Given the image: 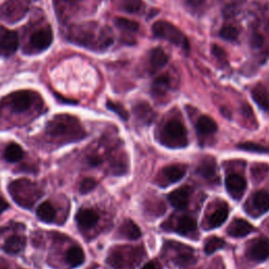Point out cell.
<instances>
[{
	"instance_id": "obj_1",
	"label": "cell",
	"mask_w": 269,
	"mask_h": 269,
	"mask_svg": "<svg viewBox=\"0 0 269 269\" xmlns=\"http://www.w3.org/2000/svg\"><path fill=\"white\" fill-rule=\"evenodd\" d=\"M68 39L91 50H104L113 43L108 29H101L97 23L87 22L68 30Z\"/></svg>"
},
{
	"instance_id": "obj_2",
	"label": "cell",
	"mask_w": 269,
	"mask_h": 269,
	"mask_svg": "<svg viewBox=\"0 0 269 269\" xmlns=\"http://www.w3.org/2000/svg\"><path fill=\"white\" fill-rule=\"evenodd\" d=\"M46 131L51 137L63 138L62 140L68 142L78 141L85 136V132L81 127L79 121L75 117L68 115H59L49 122Z\"/></svg>"
},
{
	"instance_id": "obj_3",
	"label": "cell",
	"mask_w": 269,
	"mask_h": 269,
	"mask_svg": "<svg viewBox=\"0 0 269 269\" xmlns=\"http://www.w3.org/2000/svg\"><path fill=\"white\" fill-rule=\"evenodd\" d=\"M8 189L13 200L20 207L28 209L32 208L43 195L40 187L28 179H19L11 182Z\"/></svg>"
},
{
	"instance_id": "obj_4",
	"label": "cell",
	"mask_w": 269,
	"mask_h": 269,
	"mask_svg": "<svg viewBox=\"0 0 269 269\" xmlns=\"http://www.w3.org/2000/svg\"><path fill=\"white\" fill-rule=\"evenodd\" d=\"M143 258V251L139 247H115L109 253L108 263L114 269H135Z\"/></svg>"
},
{
	"instance_id": "obj_5",
	"label": "cell",
	"mask_w": 269,
	"mask_h": 269,
	"mask_svg": "<svg viewBox=\"0 0 269 269\" xmlns=\"http://www.w3.org/2000/svg\"><path fill=\"white\" fill-rule=\"evenodd\" d=\"M161 142L169 148H182L189 144L186 128L179 120H170L163 127Z\"/></svg>"
},
{
	"instance_id": "obj_6",
	"label": "cell",
	"mask_w": 269,
	"mask_h": 269,
	"mask_svg": "<svg viewBox=\"0 0 269 269\" xmlns=\"http://www.w3.org/2000/svg\"><path fill=\"white\" fill-rule=\"evenodd\" d=\"M151 30H153L156 37L164 39L185 51L190 50L189 40H187L186 36L172 23L164 20H159L154 23Z\"/></svg>"
},
{
	"instance_id": "obj_7",
	"label": "cell",
	"mask_w": 269,
	"mask_h": 269,
	"mask_svg": "<svg viewBox=\"0 0 269 269\" xmlns=\"http://www.w3.org/2000/svg\"><path fill=\"white\" fill-rule=\"evenodd\" d=\"M29 5V0H8L0 8V17L11 23L17 22L28 13Z\"/></svg>"
},
{
	"instance_id": "obj_8",
	"label": "cell",
	"mask_w": 269,
	"mask_h": 269,
	"mask_svg": "<svg viewBox=\"0 0 269 269\" xmlns=\"http://www.w3.org/2000/svg\"><path fill=\"white\" fill-rule=\"evenodd\" d=\"M37 94L32 91H18L8 96V104L15 113H25L29 111L36 100Z\"/></svg>"
},
{
	"instance_id": "obj_9",
	"label": "cell",
	"mask_w": 269,
	"mask_h": 269,
	"mask_svg": "<svg viewBox=\"0 0 269 269\" xmlns=\"http://www.w3.org/2000/svg\"><path fill=\"white\" fill-rule=\"evenodd\" d=\"M54 40V34L50 27H43L34 31L29 39V44L32 51L43 52L49 49Z\"/></svg>"
},
{
	"instance_id": "obj_10",
	"label": "cell",
	"mask_w": 269,
	"mask_h": 269,
	"mask_svg": "<svg viewBox=\"0 0 269 269\" xmlns=\"http://www.w3.org/2000/svg\"><path fill=\"white\" fill-rule=\"evenodd\" d=\"M18 48V33L0 26V55L4 57L12 56L17 52Z\"/></svg>"
},
{
	"instance_id": "obj_11",
	"label": "cell",
	"mask_w": 269,
	"mask_h": 269,
	"mask_svg": "<svg viewBox=\"0 0 269 269\" xmlns=\"http://www.w3.org/2000/svg\"><path fill=\"white\" fill-rule=\"evenodd\" d=\"M225 185L228 194L236 200L242 198L245 191H246V180L238 173H230L225 179Z\"/></svg>"
},
{
	"instance_id": "obj_12",
	"label": "cell",
	"mask_w": 269,
	"mask_h": 269,
	"mask_svg": "<svg viewBox=\"0 0 269 269\" xmlns=\"http://www.w3.org/2000/svg\"><path fill=\"white\" fill-rule=\"evenodd\" d=\"M99 221L98 214L93 209H80L76 215V222L81 229H89L95 226Z\"/></svg>"
},
{
	"instance_id": "obj_13",
	"label": "cell",
	"mask_w": 269,
	"mask_h": 269,
	"mask_svg": "<svg viewBox=\"0 0 269 269\" xmlns=\"http://www.w3.org/2000/svg\"><path fill=\"white\" fill-rule=\"evenodd\" d=\"M254 230L253 226L248 221L244 219H236L231 222V224L227 228L228 235L233 238H243L248 236Z\"/></svg>"
},
{
	"instance_id": "obj_14",
	"label": "cell",
	"mask_w": 269,
	"mask_h": 269,
	"mask_svg": "<svg viewBox=\"0 0 269 269\" xmlns=\"http://www.w3.org/2000/svg\"><path fill=\"white\" fill-rule=\"evenodd\" d=\"M191 196V189L187 186H182L180 189L171 192L168 195V200L170 204L178 209H184L189 205Z\"/></svg>"
},
{
	"instance_id": "obj_15",
	"label": "cell",
	"mask_w": 269,
	"mask_h": 269,
	"mask_svg": "<svg viewBox=\"0 0 269 269\" xmlns=\"http://www.w3.org/2000/svg\"><path fill=\"white\" fill-rule=\"evenodd\" d=\"M249 256L254 261H265L269 258V239H261L255 242L250 250Z\"/></svg>"
},
{
	"instance_id": "obj_16",
	"label": "cell",
	"mask_w": 269,
	"mask_h": 269,
	"mask_svg": "<svg viewBox=\"0 0 269 269\" xmlns=\"http://www.w3.org/2000/svg\"><path fill=\"white\" fill-rule=\"evenodd\" d=\"M27 239L20 235L11 236L4 244V250L9 254H18L26 248Z\"/></svg>"
},
{
	"instance_id": "obj_17",
	"label": "cell",
	"mask_w": 269,
	"mask_h": 269,
	"mask_svg": "<svg viewBox=\"0 0 269 269\" xmlns=\"http://www.w3.org/2000/svg\"><path fill=\"white\" fill-rule=\"evenodd\" d=\"M185 172H186V167L184 165L173 164L163 168L162 176L169 183H176L184 177Z\"/></svg>"
},
{
	"instance_id": "obj_18",
	"label": "cell",
	"mask_w": 269,
	"mask_h": 269,
	"mask_svg": "<svg viewBox=\"0 0 269 269\" xmlns=\"http://www.w3.org/2000/svg\"><path fill=\"white\" fill-rule=\"evenodd\" d=\"M197 172L206 180H214L217 177V165L213 158H205L199 165Z\"/></svg>"
},
{
	"instance_id": "obj_19",
	"label": "cell",
	"mask_w": 269,
	"mask_h": 269,
	"mask_svg": "<svg viewBox=\"0 0 269 269\" xmlns=\"http://www.w3.org/2000/svg\"><path fill=\"white\" fill-rule=\"evenodd\" d=\"M218 125L209 116H201L197 122V131L200 135L209 136L217 132Z\"/></svg>"
},
{
	"instance_id": "obj_20",
	"label": "cell",
	"mask_w": 269,
	"mask_h": 269,
	"mask_svg": "<svg viewBox=\"0 0 269 269\" xmlns=\"http://www.w3.org/2000/svg\"><path fill=\"white\" fill-rule=\"evenodd\" d=\"M120 236L128 240H137L141 237V229L132 220H126L119 228Z\"/></svg>"
},
{
	"instance_id": "obj_21",
	"label": "cell",
	"mask_w": 269,
	"mask_h": 269,
	"mask_svg": "<svg viewBox=\"0 0 269 269\" xmlns=\"http://www.w3.org/2000/svg\"><path fill=\"white\" fill-rule=\"evenodd\" d=\"M251 96L254 102L264 111H269V93L267 88L262 85L258 84L254 86L251 92Z\"/></svg>"
},
{
	"instance_id": "obj_22",
	"label": "cell",
	"mask_w": 269,
	"mask_h": 269,
	"mask_svg": "<svg viewBox=\"0 0 269 269\" xmlns=\"http://www.w3.org/2000/svg\"><path fill=\"white\" fill-rule=\"evenodd\" d=\"M168 62V57L165 52L160 48L154 49L149 56V63L154 71H159L162 67H164Z\"/></svg>"
},
{
	"instance_id": "obj_23",
	"label": "cell",
	"mask_w": 269,
	"mask_h": 269,
	"mask_svg": "<svg viewBox=\"0 0 269 269\" xmlns=\"http://www.w3.org/2000/svg\"><path fill=\"white\" fill-rule=\"evenodd\" d=\"M252 205L259 214L267 213L269 210V194L265 191L256 192L252 197Z\"/></svg>"
},
{
	"instance_id": "obj_24",
	"label": "cell",
	"mask_w": 269,
	"mask_h": 269,
	"mask_svg": "<svg viewBox=\"0 0 269 269\" xmlns=\"http://www.w3.org/2000/svg\"><path fill=\"white\" fill-rule=\"evenodd\" d=\"M36 215L38 219L41 220L42 222H45V223H52V222H54L56 219V210L50 202H43L38 206L36 210Z\"/></svg>"
},
{
	"instance_id": "obj_25",
	"label": "cell",
	"mask_w": 269,
	"mask_h": 269,
	"mask_svg": "<svg viewBox=\"0 0 269 269\" xmlns=\"http://www.w3.org/2000/svg\"><path fill=\"white\" fill-rule=\"evenodd\" d=\"M228 215H229V209H228L226 204L219 207L217 210H215L213 215L210 216V218H209L208 223H209L210 227L221 226L227 220Z\"/></svg>"
},
{
	"instance_id": "obj_26",
	"label": "cell",
	"mask_w": 269,
	"mask_h": 269,
	"mask_svg": "<svg viewBox=\"0 0 269 269\" xmlns=\"http://www.w3.org/2000/svg\"><path fill=\"white\" fill-rule=\"evenodd\" d=\"M176 229L180 233V235L187 236V235H190V233L196 231V229H197V222L192 217L184 216V217L179 219Z\"/></svg>"
},
{
	"instance_id": "obj_27",
	"label": "cell",
	"mask_w": 269,
	"mask_h": 269,
	"mask_svg": "<svg viewBox=\"0 0 269 269\" xmlns=\"http://www.w3.org/2000/svg\"><path fill=\"white\" fill-rule=\"evenodd\" d=\"M85 260V255L82 248L79 246H74L69 248L66 253V261L72 267H78Z\"/></svg>"
},
{
	"instance_id": "obj_28",
	"label": "cell",
	"mask_w": 269,
	"mask_h": 269,
	"mask_svg": "<svg viewBox=\"0 0 269 269\" xmlns=\"http://www.w3.org/2000/svg\"><path fill=\"white\" fill-rule=\"evenodd\" d=\"M23 156H25L23 149L17 143H10L5 150V158L7 161L11 163L20 161L23 158Z\"/></svg>"
},
{
	"instance_id": "obj_29",
	"label": "cell",
	"mask_w": 269,
	"mask_h": 269,
	"mask_svg": "<svg viewBox=\"0 0 269 269\" xmlns=\"http://www.w3.org/2000/svg\"><path fill=\"white\" fill-rule=\"evenodd\" d=\"M135 115L137 117V119H139L143 123H150L151 120L154 119V112L151 110L148 104L141 103L138 104L135 108Z\"/></svg>"
},
{
	"instance_id": "obj_30",
	"label": "cell",
	"mask_w": 269,
	"mask_h": 269,
	"mask_svg": "<svg viewBox=\"0 0 269 269\" xmlns=\"http://www.w3.org/2000/svg\"><path fill=\"white\" fill-rule=\"evenodd\" d=\"M226 245L225 241L223 239H221L219 237H212L207 240V242L205 243V246H204V250L205 253L207 254H212L220 249L223 248Z\"/></svg>"
},
{
	"instance_id": "obj_31",
	"label": "cell",
	"mask_w": 269,
	"mask_h": 269,
	"mask_svg": "<svg viewBox=\"0 0 269 269\" xmlns=\"http://www.w3.org/2000/svg\"><path fill=\"white\" fill-rule=\"evenodd\" d=\"M169 86V78L167 75H162L158 77L153 84V92L156 95H163Z\"/></svg>"
},
{
	"instance_id": "obj_32",
	"label": "cell",
	"mask_w": 269,
	"mask_h": 269,
	"mask_svg": "<svg viewBox=\"0 0 269 269\" xmlns=\"http://www.w3.org/2000/svg\"><path fill=\"white\" fill-rule=\"evenodd\" d=\"M115 22L117 27L126 32H137L139 30V23L132 19L120 17V18H117Z\"/></svg>"
},
{
	"instance_id": "obj_33",
	"label": "cell",
	"mask_w": 269,
	"mask_h": 269,
	"mask_svg": "<svg viewBox=\"0 0 269 269\" xmlns=\"http://www.w3.org/2000/svg\"><path fill=\"white\" fill-rule=\"evenodd\" d=\"M240 149L246 150V151H251V153H269V148L267 146L254 143V142H243L238 145Z\"/></svg>"
},
{
	"instance_id": "obj_34",
	"label": "cell",
	"mask_w": 269,
	"mask_h": 269,
	"mask_svg": "<svg viewBox=\"0 0 269 269\" xmlns=\"http://www.w3.org/2000/svg\"><path fill=\"white\" fill-rule=\"evenodd\" d=\"M174 262H176L181 267H186V266L192 265L195 262V256L190 251H183L176 256Z\"/></svg>"
},
{
	"instance_id": "obj_35",
	"label": "cell",
	"mask_w": 269,
	"mask_h": 269,
	"mask_svg": "<svg viewBox=\"0 0 269 269\" xmlns=\"http://www.w3.org/2000/svg\"><path fill=\"white\" fill-rule=\"evenodd\" d=\"M220 36L225 39V40H228V41H233L236 40L239 36V32L238 30L232 27V26H226V27H223L221 29L220 31Z\"/></svg>"
},
{
	"instance_id": "obj_36",
	"label": "cell",
	"mask_w": 269,
	"mask_h": 269,
	"mask_svg": "<svg viewBox=\"0 0 269 269\" xmlns=\"http://www.w3.org/2000/svg\"><path fill=\"white\" fill-rule=\"evenodd\" d=\"M107 107H108L109 110H111L112 112H114V113H116L117 115H118L121 119L127 120L128 113L120 103H117V102H114V101H108Z\"/></svg>"
},
{
	"instance_id": "obj_37",
	"label": "cell",
	"mask_w": 269,
	"mask_h": 269,
	"mask_svg": "<svg viewBox=\"0 0 269 269\" xmlns=\"http://www.w3.org/2000/svg\"><path fill=\"white\" fill-rule=\"evenodd\" d=\"M96 186H97V181L94 178L87 177L81 181L80 186H79V191L81 194H88L92 191L95 190Z\"/></svg>"
},
{
	"instance_id": "obj_38",
	"label": "cell",
	"mask_w": 269,
	"mask_h": 269,
	"mask_svg": "<svg viewBox=\"0 0 269 269\" xmlns=\"http://www.w3.org/2000/svg\"><path fill=\"white\" fill-rule=\"evenodd\" d=\"M140 7H141L140 0H128L127 4L125 5V10L131 12V13H135V12L140 10Z\"/></svg>"
},
{
	"instance_id": "obj_39",
	"label": "cell",
	"mask_w": 269,
	"mask_h": 269,
	"mask_svg": "<svg viewBox=\"0 0 269 269\" xmlns=\"http://www.w3.org/2000/svg\"><path fill=\"white\" fill-rule=\"evenodd\" d=\"M80 0H54V5L55 7L58 8H64V7H72L76 6Z\"/></svg>"
},
{
	"instance_id": "obj_40",
	"label": "cell",
	"mask_w": 269,
	"mask_h": 269,
	"mask_svg": "<svg viewBox=\"0 0 269 269\" xmlns=\"http://www.w3.org/2000/svg\"><path fill=\"white\" fill-rule=\"evenodd\" d=\"M212 52H213L214 56L216 58H218V59H220V60H225L226 59V53H225V51L223 49H222V48H220L219 45H217V44L213 45L212 46Z\"/></svg>"
},
{
	"instance_id": "obj_41",
	"label": "cell",
	"mask_w": 269,
	"mask_h": 269,
	"mask_svg": "<svg viewBox=\"0 0 269 269\" xmlns=\"http://www.w3.org/2000/svg\"><path fill=\"white\" fill-rule=\"evenodd\" d=\"M264 44V37L259 33H254L251 37V45L253 48H260Z\"/></svg>"
},
{
	"instance_id": "obj_42",
	"label": "cell",
	"mask_w": 269,
	"mask_h": 269,
	"mask_svg": "<svg viewBox=\"0 0 269 269\" xmlns=\"http://www.w3.org/2000/svg\"><path fill=\"white\" fill-rule=\"evenodd\" d=\"M187 6L192 10H200L206 3V0H187Z\"/></svg>"
},
{
	"instance_id": "obj_43",
	"label": "cell",
	"mask_w": 269,
	"mask_h": 269,
	"mask_svg": "<svg viewBox=\"0 0 269 269\" xmlns=\"http://www.w3.org/2000/svg\"><path fill=\"white\" fill-rule=\"evenodd\" d=\"M141 269H161V265L158 261H149Z\"/></svg>"
},
{
	"instance_id": "obj_44",
	"label": "cell",
	"mask_w": 269,
	"mask_h": 269,
	"mask_svg": "<svg viewBox=\"0 0 269 269\" xmlns=\"http://www.w3.org/2000/svg\"><path fill=\"white\" fill-rule=\"evenodd\" d=\"M9 208L8 202L5 200L3 197H0V214H3L6 209Z\"/></svg>"
},
{
	"instance_id": "obj_45",
	"label": "cell",
	"mask_w": 269,
	"mask_h": 269,
	"mask_svg": "<svg viewBox=\"0 0 269 269\" xmlns=\"http://www.w3.org/2000/svg\"><path fill=\"white\" fill-rule=\"evenodd\" d=\"M88 162H89V164H91L92 166H97V165H99L100 163H101V160H100L98 157L94 156V157H91V158L88 159Z\"/></svg>"
}]
</instances>
